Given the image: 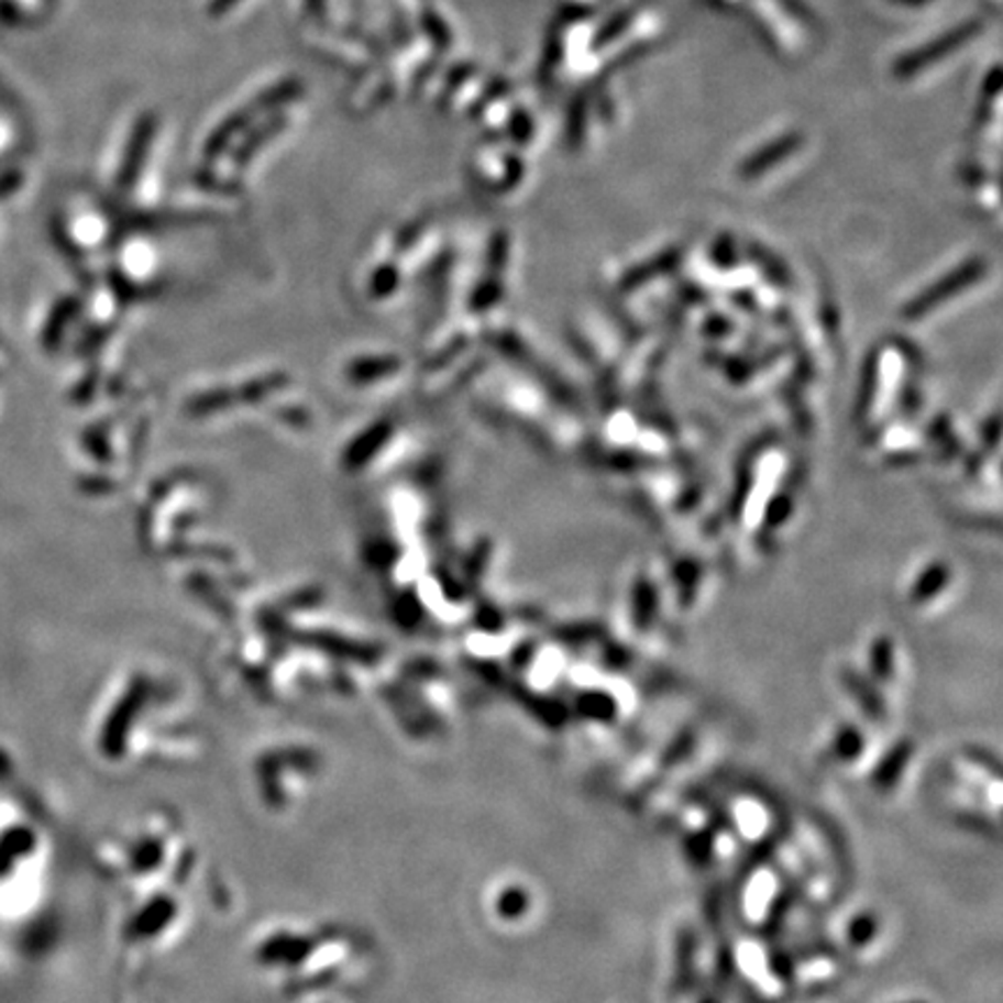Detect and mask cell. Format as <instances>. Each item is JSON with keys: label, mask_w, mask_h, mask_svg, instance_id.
Listing matches in <instances>:
<instances>
[{"label": "cell", "mask_w": 1003, "mask_h": 1003, "mask_svg": "<svg viewBox=\"0 0 1003 1003\" xmlns=\"http://www.w3.org/2000/svg\"><path fill=\"white\" fill-rule=\"evenodd\" d=\"M33 846V836L29 829H10L0 836V878H3L12 864L24 857Z\"/></svg>", "instance_id": "cell-1"}, {"label": "cell", "mask_w": 1003, "mask_h": 1003, "mask_svg": "<svg viewBox=\"0 0 1003 1003\" xmlns=\"http://www.w3.org/2000/svg\"><path fill=\"white\" fill-rule=\"evenodd\" d=\"M969 33H971V29H959L957 33L948 35V40L938 42V45H934V47H927V49L919 52V54H917L913 60H908V63H906V66H902V70H911V68H919V66H925V60H927V56H929V54H944L946 49L950 52L952 47H957V45H959V42H965V37H969Z\"/></svg>", "instance_id": "cell-2"}, {"label": "cell", "mask_w": 1003, "mask_h": 1003, "mask_svg": "<svg viewBox=\"0 0 1003 1003\" xmlns=\"http://www.w3.org/2000/svg\"><path fill=\"white\" fill-rule=\"evenodd\" d=\"M8 769H10V760H8L5 752L0 750V776H3V773H8Z\"/></svg>", "instance_id": "cell-3"}]
</instances>
